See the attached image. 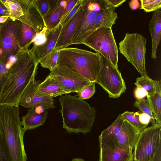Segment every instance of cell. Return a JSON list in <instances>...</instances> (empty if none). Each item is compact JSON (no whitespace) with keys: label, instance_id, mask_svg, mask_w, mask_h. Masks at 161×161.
<instances>
[{"label":"cell","instance_id":"13","mask_svg":"<svg viewBox=\"0 0 161 161\" xmlns=\"http://www.w3.org/2000/svg\"><path fill=\"white\" fill-rule=\"evenodd\" d=\"M18 2L23 11L19 20L31 27L37 33L42 31L46 25L34 0H18Z\"/></svg>","mask_w":161,"mask_h":161},{"label":"cell","instance_id":"27","mask_svg":"<svg viewBox=\"0 0 161 161\" xmlns=\"http://www.w3.org/2000/svg\"><path fill=\"white\" fill-rule=\"evenodd\" d=\"M59 54V50L53 49L39 62V63L43 68H46L51 71L57 66V62Z\"/></svg>","mask_w":161,"mask_h":161},{"label":"cell","instance_id":"38","mask_svg":"<svg viewBox=\"0 0 161 161\" xmlns=\"http://www.w3.org/2000/svg\"><path fill=\"white\" fill-rule=\"evenodd\" d=\"M78 0H68L66 6L64 8L60 23L63 20L69 12L76 4Z\"/></svg>","mask_w":161,"mask_h":161},{"label":"cell","instance_id":"26","mask_svg":"<svg viewBox=\"0 0 161 161\" xmlns=\"http://www.w3.org/2000/svg\"><path fill=\"white\" fill-rule=\"evenodd\" d=\"M159 80H155L150 78L147 75H141L136 78L135 85L143 88L147 92V97H151L156 93Z\"/></svg>","mask_w":161,"mask_h":161},{"label":"cell","instance_id":"21","mask_svg":"<svg viewBox=\"0 0 161 161\" xmlns=\"http://www.w3.org/2000/svg\"><path fill=\"white\" fill-rule=\"evenodd\" d=\"M38 88L42 93L53 98L65 94L57 80L49 75L39 84Z\"/></svg>","mask_w":161,"mask_h":161},{"label":"cell","instance_id":"41","mask_svg":"<svg viewBox=\"0 0 161 161\" xmlns=\"http://www.w3.org/2000/svg\"><path fill=\"white\" fill-rule=\"evenodd\" d=\"M139 120L141 124L147 126L151 121L150 117L146 114L143 113L139 114Z\"/></svg>","mask_w":161,"mask_h":161},{"label":"cell","instance_id":"9","mask_svg":"<svg viewBox=\"0 0 161 161\" xmlns=\"http://www.w3.org/2000/svg\"><path fill=\"white\" fill-rule=\"evenodd\" d=\"M100 55L101 69L95 83L103 88L109 97L116 98L125 92L126 89L125 83L118 68Z\"/></svg>","mask_w":161,"mask_h":161},{"label":"cell","instance_id":"12","mask_svg":"<svg viewBox=\"0 0 161 161\" xmlns=\"http://www.w3.org/2000/svg\"><path fill=\"white\" fill-rule=\"evenodd\" d=\"M49 75L57 80L65 94L77 93L92 82L62 66H57Z\"/></svg>","mask_w":161,"mask_h":161},{"label":"cell","instance_id":"42","mask_svg":"<svg viewBox=\"0 0 161 161\" xmlns=\"http://www.w3.org/2000/svg\"><path fill=\"white\" fill-rule=\"evenodd\" d=\"M2 16L10 17V14L8 9L0 0V17Z\"/></svg>","mask_w":161,"mask_h":161},{"label":"cell","instance_id":"47","mask_svg":"<svg viewBox=\"0 0 161 161\" xmlns=\"http://www.w3.org/2000/svg\"><path fill=\"white\" fill-rule=\"evenodd\" d=\"M128 161H134L133 153H132Z\"/></svg>","mask_w":161,"mask_h":161},{"label":"cell","instance_id":"4","mask_svg":"<svg viewBox=\"0 0 161 161\" xmlns=\"http://www.w3.org/2000/svg\"><path fill=\"white\" fill-rule=\"evenodd\" d=\"M59 50L57 66L64 67L86 80L95 82L101 69L99 53L76 47Z\"/></svg>","mask_w":161,"mask_h":161},{"label":"cell","instance_id":"3","mask_svg":"<svg viewBox=\"0 0 161 161\" xmlns=\"http://www.w3.org/2000/svg\"><path fill=\"white\" fill-rule=\"evenodd\" d=\"M64 94L59 98L63 128L69 133L90 132L96 118L95 108L77 95Z\"/></svg>","mask_w":161,"mask_h":161},{"label":"cell","instance_id":"34","mask_svg":"<svg viewBox=\"0 0 161 161\" xmlns=\"http://www.w3.org/2000/svg\"><path fill=\"white\" fill-rule=\"evenodd\" d=\"M8 69L6 64L0 59V95L3 86L6 81L8 75Z\"/></svg>","mask_w":161,"mask_h":161},{"label":"cell","instance_id":"46","mask_svg":"<svg viewBox=\"0 0 161 161\" xmlns=\"http://www.w3.org/2000/svg\"><path fill=\"white\" fill-rule=\"evenodd\" d=\"M71 161H85L84 159L80 158H77L73 159Z\"/></svg>","mask_w":161,"mask_h":161},{"label":"cell","instance_id":"8","mask_svg":"<svg viewBox=\"0 0 161 161\" xmlns=\"http://www.w3.org/2000/svg\"><path fill=\"white\" fill-rule=\"evenodd\" d=\"M21 28L22 22L10 17L0 26V58L6 64L20 50L18 41Z\"/></svg>","mask_w":161,"mask_h":161},{"label":"cell","instance_id":"44","mask_svg":"<svg viewBox=\"0 0 161 161\" xmlns=\"http://www.w3.org/2000/svg\"><path fill=\"white\" fill-rule=\"evenodd\" d=\"M9 18L8 17L2 16L0 17V25L4 23Z\"/></svg>","mask_w":161,"mask_h":161},{"label":"cell","instance_id":"16","mask_svg":"<svg viewBox=\"0 0 161 161\" xmlns=\"http://www.w3.org/2000/svg\"><path fill=\"white\" fill-rule=\"evenodd\" d=\"M140 132L137 129L124 120L119 137V148L132 150Z\"/></svg>","mask_w":161,"mask_h":161},{"label":"cell","instance_id":"29","mask_svg":"<svg viewBox=\"0 0 161 161\" xmlns=\"http://www.w3.org/2000/svg\"><path fill=\"white\" fill-rule=\"evenodd\" d=\"M1 0L8 9L10 17L19 20L22 15L23 11L18 0Z\"/></svg>","mask_w":161,"mask_h":161},{"label":"cell","instance_id":"2","mask_svg":"<svg viewBox=\"0 0 161 161\" xmlns=\"http://www.w3.org/2000/svg\"><path fill=\"white\" fill-rule=\"evenodd\" d=\"M19 107H0V130L9 161H27Z\"/></svg>","mask_w":161,"mask_h":161},{"label":"cell","instance_id":"18","mask_svg":"<svg viewBox=\"0 0 161 161\" xmlns=\"http://www.w3.org/2000/svg\"><path fill=\"white\" fill-rule=\"evenodd\" d=\"M62 28L60 24L53 29L49 30L47 34L46 42L41 46H33L31 49L39 63L42 58L54 49Z\"/></svg>","mask_w":161,"mask_h":161},{"label":"cell","instance_id":"15","mask_svg":"<svg viewBox=\"0 0 161 161\" xmlns=\"http://www.w3.org/2000/svg\"><path fill=\"white\" fill-rule=\"evenodd\" d=\"M83 9L82 3V5L75 14L66 25L62 28L53 49L58 50L71 45L72 38L81 18Z\"/></svg>","mask_w":161,"mask_h":161},{"label":"cell","instance_id":"40","mask_svg":"<svg viewBox=\"0 0 161 161\" xmlns=\"http://www.w3.org/2000/svg\"><path fill=\"white\" fill-rule=\"evenodd\" d=\"M147 95L146 91L142 88L137 87L134 90V95L136 99H144Z\"/></svg>","mask_w":161,"mask_h":161},{"label":"cell","instance_id":"24","mask_svg":"<svg viewBox=\"0 0 161 161\" xmlns=\"http://www.w3.org/2000/svg\"><path fill=\"white\" fill-rule=\"evenodd\" d=\"M152 109L156 124H161V84L159 81L156 93L151 97H147Z\"/></svg>","mask_w":161,"mask_h":161},{"label":"cell","instance_id":"23","mask_svg":"<svg viewBox=\"0 0 161 161\" xmlns=\"http://www.w3.org/2000/svg\"><path fill=\"white\" fill-rule=\"evenodd\" d=\"M132 150L118 148L100 150L98 161H128Z\"/></svg>","mask_w":161,"mask_h":161},{"label":"cell","instance_id":"39","mask_svg":"<svg viewBox=\"0 0 161 161\" xmlns=\"http://www.w3.org/2000/svg\"><path fill=\"white\" fill-rule=\"evenodd\" d=\"M106 7H118L126 1L125 0H104Z\"/></svg>","mask_w":161,"mask_h":161},{"label":"cell","instance_id":"36","mask_svg":"<svg viewBox=\"0 0 161 161\" xmlns=\"http://www.w3.org/2000/svg\"><path fill=\"white\" fill-rule=\"evenodd\" d=\"M35 5L43 18L48 13L49 5L47 0H34Z\"/></svg>","mask_w":161,"mask_h":161},{"label":"cell","instance_id":"20","mask_svg":"<svg viewBox=\"0 0 161 161\" xmlns=\"http://www.w3.org/2000/svg\"><path fill=\"white\" fill-rule=\"evenodd\" d=\"M49 9L43 17L46 26L49 30L53 29L60 24L64 8L61 6V0H47Z\"/></svg>","mask_w":161,"mask_h":161},{"label":"cell","instance_id":"30","mask_svg":"<svg viewBox=\"0 0 161 161\" xmlns=\"http://www.w3.org/2000/svg\"><path fill=\"white\" fill-rule=\"evenodd\" d=\"M133 105L142 113L146 114L150 117V122L152 125L156 124L152 109L147 99H136L134 102Z\"/></svg>","mask_w":161,"mask_h":161},{"label":"cell","instance_id":"17","mask_svg":"<svg viewBox=\"0 0 161 161\" xmlns=\"http://www.w3.org/2000/svg\"><path fill=\"white\" fill-rule=\"evenodd\" d=\"M47 115V110L42 108H37L28 110L27 114L22 118L24 129L26 131L43 125Z\"/></svg>","mask_w":161,"mask_h":161},{"label":"cell","instance_id":"11","mask_svg":"<svg viewBox=\"0 0 161 161\" xmlns=\"http://www.w3.org/2000/svg\"><path fill=\"white\" fill-rule=\"evenodd\" d=\"M83 7L81 18L72 38L71 45L83 44L85 40L94 31L93 25L96 18L102 11L94 9L89 0H83Z\"/></svg>","mask_w":161,"mask_h":161},{"label":"cell","instance_id":"25","mask_svg":"<svg viewBox=\"0 0 161 161\" xmlns=\"http://www.w3.org/2000/svg\"><path fill=\"white\" fill-rule=\"evenodd\" d=\"M36 33L31 27L22 22L21 31L18 41L20 50L28 48Z\"/></svg>","mask_w":161,"mask_h":161},{"label":"cell","instance_id":"19","mask_svg":"<svg viewBox=\"0 0 161 161\" xmlns=\"http://www.w3.org/2000/svg\"><path fill=\"white\" fill-rule=\"evenodd\" d=\"M149 29L151 36L152 47L151 57L156 59V53L161 37V11L158 9L153 13L149 22Z\"/></svg>","mask_w":161,"mask_h":161},{"label":"cell","instance_id":"14","mask_svg":"<svg viewBox=\"0 0 161 161\" xmlns=\"http://www.w3.org/2000/svg\"><path fill=\"white\" fill-rule=\"evenodd\" d=\"M124 120L119 114L114 121L99 136L100 150L119 148L118 140Z\"/></svg>","mask_w":161,"mask_h":161},{"label":"cell","instance_id":"1","mask_svg":"<svg viewBox=\"0 0 161 161\" xmlns=\"http://www.w3.org/2000/svg\"><path fill=\"white\" fill-rule=\"evenodd\" d=\"M39 62L31 49H21L8 69V75L0 95V107H19L25 89L37 74Z\"/></svg>","mask_w":161,"mask_h":161},{"label":"cell","instance_id":"37","mask_svg":"<svg viewBox=\"0 0 161 161\" xmlns=\"http://www.w3.org/2000/svg\"><path fill=\"white\" fill-rule=\"evenodd\" d=\"M0 161H9L0 130Z\"/></svg>","mask_w":161,"mask_h":161},{"label":"cell","instance_id":"35","mask_svg":"<svg viewBox=\"0 0 161 161\" xmlns=\"http://www.w3.org/2000/svg\"><path fill=\"white\" fill-rule=\"evenodd\" d=\"M83 0H78L75 5L63 20L60 23L62 27H64L75 14L82 5Z\"/></svg>","mask_w":161,"mask_h":161},{"label":"cell","instance_id":"43","mask_svg":"<svg viewBox=\"0 0 161 161\" xmlns=\"http://www.w3.org/2000/svg\"><path fill=\"white\" fill-rule=\"evenodd\" d=\"M129 6L132 10L137 9L140 6L139 2L138 0H132L129 2Z\"/></svg>","mask_w":161,"mask_h":161},{"label":"cell","instance_id":"48","mask_svg":"<svg viewBox=\"0 0 161 161\" xmlns=\"http://www.w3.org/2000/svg\"><path fill=\"white\" fill-rule=\"evenodd\" d=\"M1 25H0V26H1Z\"/></svg>","mask_w":161,"mask_h":161},{"label":"cell","instance_id":"10","mask_svg":"<svg viewBox=\"0 0 161 161\" xmlns=\"http://www.w3.org/2000/svg\"><path fill=\"white\" fill-rule=\"evenodd\" d=\"M40 82V80H36L35 78L30 82L22 95L19 105L30 109L40 108L47 110L55 108L53 98L39 90L38 86Z\"/></svg>","mask_w":161,"mask_h":161},{"label":"cell","instance_id":"33","mask_svg":"<svg viewBox=\"0 0 161 161\" xmlns=\"http://www.w3.org/2000/svg\"><path fill=\"white\" fill-rule=\"evenodd\" d=\"M49 30L45 26L42 31L36 33L32 40L33 46H39L44 44L47 40V34Z\"/></svg>","mask_w":161,"mask_h":161},{"label":"cell","instance_id":"5","mask_svg":"<svg viewBox=\"0 0 161 161\" xmlns=\"http://www.w3.org/2000/svg\"><path fill=\"white\" fill-rule=\"evenodd\" d=\"M161 124L140 133L133 153L134 161H161Z\"/></svg>","mask_w":161,"mask_h":161},{"label":"cell","instance_id":"22","mask_svg":"<svg viewBox=\"0 0 161 161\" xmlns=\"http://www.w3.org/2000/svg\"><path fill=\"white\" fill-rule=\"evenodd\" d=\"M115 8L107 7L97 14L93 24V31L101 27L112 28L118 18Z\"/></svg>","mask_w":161,"mask_h":161},{"label":"cell","instance_id":"45","mask_svg":"<svg viewBox=\"0 0 161 161\" xmlns=\"http://www.w3.org/2000/svg\"><path fill=\"white\" fill-rule=\"evenodd\" d=\"M67 3V0H61L60 3V5L61 6L65 8Z\"/></svg>","mask_w":161,"mask_h":161},{"label":"cell","instance_id":"7","mask_svg":"<svg viewBox=\"0 0 161 161\" xmlns=\"http://www.w3.org/2000/svg\"><path fill=\"white\" fill-rule=\"evenodd\" d=\"M83 44L93 49L118 68V48L112 28L97 29L87 37Z\"/></svg>","mask_w":161,"mask_h":161},{"label":"cell","instance_id":"6","mask_svg":"<svg viewBox=\"0 0 161 161\" xmlns=\"http://www.w3.org/2000/svg\"><path fill=\"white\" fill-rule=\"evenodd\" d=\"M147 41L139 33L127 32L119 43L120 53L134 66L141 75H147L145 65Z\"/></svg>","mask_w":161,"mask_h":161},{"label":"cell","instance_id":"32","mask_svg":"<svg viewBox=\"0 0 161 161\" xmlns=\"http://www.w3.org/2000/svg\"><path fill=\"white\" fill-rule=\"evenodd\" d=\"M95 82H92L78 91L77 96L83 100L88 99L92 97L95 92Z\"/></svg>","mask_w":161,"mask_h":161},{"label":"cell","instance_id":"31","mask_svg":"<svg viewBox=\"0 0 161 161\" xmlns=\"http://www.w3.org/2000/svg\"><path fill=\"white\" fill-rule=\"evenodd\" d=\"M141 8L146 12L154 11L161 9V0H140Z\"/></svg>","mask_w":161,"mask_h":161},{"label":"cell","instance_id":"28","mask_svg":"<svg viewBox=\"0 0 161 161\" xmlns=\"http://www.w3.org/2000/svg\"><path fill=\"white\" fill-rule=\"evenodd\" d=\"M139 114L137 112L126 111L121 115L124 120L128 122L141 132L146 128L147 125L140 123L139 120Z\"/></svg>","mask_w":161,"mask_h":161}]
</instances>
